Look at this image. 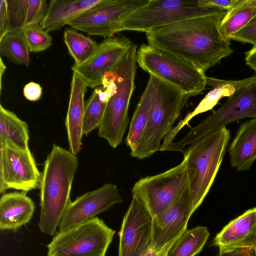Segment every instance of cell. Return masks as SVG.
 <instances>
[{"instance_id": "obj_7", "label": "cell", "mask_w": 256, "mask_h": 256, "mask_svg": "<svg viewBox=\"0 0 256 256\" xmlns=\"http://www.w3.org/2000/svg\"><path fill=\"white\" fill-rule=\"evenodd\" d=\"M114 234L95 216L56 232L47 246V256H105Z\"/></svg>"}, {"instance_id": "obj_24", "label": "cell", "mask_w": 256, "mask_h": 256, "mask_svg": "<svg viewBox=\"0 0 256 256\" xmlns=\"http://www.w3.org/2000/svg\"><path fill=\"white\" fill-rule=\"evenodd\" d=\"M154 88V76L149 74L146 88L133 114L126 138V145L131 152L136 150L144 134L149 118Z\"/></svg>"}, {"instance_id": "obj_29", "label": "cell", "mask_w": 256, "mask_h": 256, "mask_svg": "<svg viewBox=\"0 0 256 256\" xmlns=\"http://www.w3.org/2000/svg\"><path fill=\"white\" fill-rule=\"evenodd\" d=\"M64 41L69 54L74 60V65H79L96 50L98 44L90 36H85L74 29H66Z\"/></svg>"}, {"instance_id": "obj_34", "label": "cell", "mask_w": 256, "mask_h": 256, "mask_svg": "<svg viewBox=\"0 0 256 256\" xmlns=\"http://www.w3.org/2000/svg\"><path fill=\"white\" fill-rule=\"evenodd\" d=\"M202 5L220 10H228L236 4L238 0H198Z\"/></svg>"}, {"instance_id": "obj_16", "label": "cell", "mask_w": 256, "mask_h": 256, "mask_svg": "<svg viewBox=\"0 0 256 256\" xmlns=\"http://www.w3.org/2000/svg\"><path fill=\"white\" fill-rule=\"evenodd\" d=\"M194 212L188 186L164 212L153 218L151 248L159 250L174 242L187 230Z\"/></svg>"}, {"instance_id": "obj_13", "label": "cell", "mask_w": 256, "mask_h": 256, "mask_svg": "<svg viewBox=\"0 0 256 256\" xmlns=\"http://www.w3.org/2000/svg\"><path fill=\"white\" fill-rule=\"evenodd\" d=\"M153 218L132 195L119 232L118 256H145L151 248Z\"/></svg>"}, {"instance_id": "obj_18", "label": "cell", "mask_w": 256, "mask_h": 256, "mask_svg": "<svg viewBox=\"0 0 256 256\" xmlns=\"http://www.w3.org/2000/svg\"><path fill=\"white\" fill-rule=\"evenodd\" d=\"M206 85L212 87V90L206 94L193 111L172 128L164 138L166 144H172L177 134L193 117L212 110L222 98H230L240 89L256 82V76L240 80H224L206 76Z\"/></svg>"}, {"instance_id": "obj_31", "label": "cell", "mask_w": 256, "mask_h": 256, "mask_svg": "<svg viewBox=\"0 0 256 256\" xmlns=\"http://www.w3.org/2000/svg\"><path fill=\"white\" fill-rule=\"evenodd\" d=\"M232 40L256 46V14L232 36Z\"/></svg>"}, {"instance_id": "obj_1", "label": "cell", "mask_w": 256, "mask_h": 256, "mask_svg": "<svg viewBox=\"0 0 256 256\" xmlns=\"http://www.w3.org/2000/svg\"><path fill=\"white\" fill-rule=\"evenodd\" d=\"M226 10L158 27L146 32L148 44L167 51L196 66L204 72L233 52L220 30Z\"/></svg>"}, {"instance_id": "obj_36", "label": "cell", "mask_w": 256, "mask_h": 256, "mask_svg": "<svg viewBox=\"0 0 256 256\" xmlns=\"http://www.w3.org/2000/svg\"><path fill=\"white\" fill-rule=\"evenodd\" d=\"M246 64L256 72V46L245 52Z\"/></svg>"}, {"instance_id": "obj_32", "label": "cell", "mask_w": 256, "mask_h": 256, "mask_svg": "<svg viewBox=\"0 0 256 256\" xmlns=\"http://www.w3.org/2000/svg\"><path fill=\"white\" fill-rule=\"evenodd\" d=\"M10 30L7 0H0V38Z\"/></svg>"}, {"instance_id": "obj_37", "label": "cell", "mask_w": 256, "mask_h": 256, "mask_svg": "<svg viewBox=\"0 0 256 256\" xmlns=\"http://www.w3.org/2000/svg\"><path fill=\"white\" fill-rule=\"evenodd\" d=\"M174 242L169 244L160 250L150 248L145 256H167L168 253Z\"/></svg>"}, {"instance_id": "obj_6", "label": "cell", "mask_w": 256, "mask_h": 256, "mask_svg": "<svg viewBox=\"0 0 256 256\" xmlns=\"http://www.w3.org/2000/svg\"><path fill=\"white\" fill-rule=\"evenodd\" d=\"M136 62L149 74L175 86L184 93L194 96L206 85L202 70L192 62L167 51L142 44L136 54Z\"/></svg>"}, {"instance_id": "obj_2", "label": "cell", "mask_w": 256, "mask_h": 256, "mask_svg": "<svg viewBox=\"0 0 256 256\" xmlns=\"http://www.w3.org/2000/svg\"><path fill=\"white\" fill-rule=\"evenodd\" d=\"M78 164L76 156L54 144L41 172L38 226L53 236L69 204L73 180Z\"/></svg>"}, {"instance_id": "obj_12", "label": "cell", "mask_w": 256, "mask_h": 256, "mask_svg": "<svg viewBox=\"0 0 256 256\" xmlns=\"http://www.w3.org/2000/svg\"><path fill=\"white\" fill-rule=\"evenodd\" d=\"M40 172L30 149H22L8 140L0 142V193L8 189L26 192L39 188Z\"/></svg>"}, {"instance_id": "obj_25", "label": "cell", "mask_w": 256, "mask_h": 256, "mask_svg": "<svg viewBox=\"0 0 256 256\" xmlns=\"http://www.w3.org/2000/svg\"><path fill=\"white\" fill-rule=\"evenodd\" d=\"M256 14V0H238L226 10L220 23V30L230 44L232 36Z\"/></svg>"}, {"instance_id": "obj_39", "label": "cell", "mask_w": 256, "mask_h": 256, "mask_svg": "<svg viewBox=\"0 0 256 256\" xmlns=\"http://www.w3.org/2000/svg\"><path fill=\"white\" fill-rule=\"evenodd\" d=\"M254 252L256 254V248L254 250Z\"/></svg>"}, {"instance_id": "obj_20", "label": "cell", "mask_w": 256, "mask_h": 256, "mask_svg": "<svg viewBox=\"0 0 256 256\" xmlns=\"http://www.w3.org/2000/svg\"><path fill=\"white\" fill-rule=\"evenodd\" d=\"M35 210L34 201L24 192L3 194L0 198V229L16 230L31 220Z\"/></svg>"}, {"instance_id": "obj_10", "label": "cell", "mask_w": 256, "mask_h": 256, "mask_svg": "<svg viewBox=\"0 0 256 256\" xmlns=\"http://www.w3.org/2000/svg\"><path fill=\"white\" fill-rule=\"evenodd\" d=\"M190 178L184 158L162 173L140 178L132 190L153 218L164 212L188 186Z\"/></svg>"}, {"instance_id": "obj_3", "label": "cell", "mask_w": 256, "mask_h": 256, "mask_svg": "<svg viewBox=\"0 0 256 256\" xmlns=\"http://www.w3.org/2000/svg\"><path fill=\"white\" fill-rule=\"evenodd\" d=\"M230 139L226 127L208 133L182 152L186 160L194 212L208 193L219 170Z\"/></svg>"}, {"instance_id": "obj_9", "label": "cell", "mask_w": 256, "mask_h": 256, "mask_svg": "<svg viewBox=\"0 0 256 256\" xmlns=\"http://www.w3.org/2000/svg\"><path fill=\"white\" fill-rule=\"evenodd\" d=\"M216 8L202 6L198 0H150L124 22L121 31L148 32L156 28L205 15Z\"/></svg>"}, {"instance_id": "obj_35", "label": "cell", "mask_w": 256, "mask_h": 256, "mask_svg": "<svg viewBox=\"0 0 256 256\" xmlns=\"http://www.w3.org/2000/svg\"><path fill=\"white\" fill-rule=\"evenodd\" d=\"M254 250L250 248L219 251L218 256H254Z\"/></svg>"}, {"instance_id": "obj_5", "label": "cell", "mask_w": 256, "mask_h": 256, "mask_svg": "<svg viewBox=\"0 0 256 256\" xmlns=\"http://www.w3.org/2000/svg\"><path fill=\"white\" fill-rule=\"evenodd\" d=\"M137 45L133 44L124 54L114 72L116 88L108 102L98 128V136L113 148L122 142L129 122L128 110L135 88Z\"/></svg>"}, {"instance_id": "obj_11", "label": "cell", "mask_w": 256, "mask_h": 256, "mask_svg": "<svg viewBox=\"0 0 256 256\" xmlns=\"http://www.w3.org/2000/svg\"><path fill=\"white\" fill-rule=\"evenodd\" d=\"M150 0H100L68 22L89 35L108 38L121 32L124 22Z\"/></svg>"}, {"instance_id": "obj_17", "label": "cell", "mask_w": 256, "mask_h": 256, "mask_svg": "<svg viewBox=\"0 0 256 256\" xmlns=\"http://www.w3.org/2000/svg\"><path fill=\"white\" fill-rule=\"evenodd\" d=\"M212 245L219 251L242 248H256V206L230 221L218 233Z\"/></svg>"}, {"instance_id": "obj_22", "label": "cell", "mask_w": 256, "mask_h": 256, "mask_svg": "<svg viewBox=\"0 0 256 256\" xmlns=\"http://www.w3.org/2000/svg\"><path fill=\"white\" fill-rule=\"evenodd\" d=\"M100 0H51L40 24L46 32L60 30Z\"/></svg>"}, {"instance_id": "obj_28", "label": "cell", "mask_w": 256, "mask_h": 256, "mask_svg": "<svg viewBox=\"0 0 256 256\" xmlns=\"http://www.w3.org/2000/svg\"><path fill=\"white\" fill-rule=\"evenodd\" d=\"M30 50L22 29L10 30L0 38V54L16 64L28 66Z\"/></svg>"}, {"instance_id": "obj_40", "label": "cell", "mask_w": 256, "mask_h": 256, "mask_svg": "<svg viewBox=\"0 0 256 256\" xmlns=\"http://www.w3.org/2000/svg\"><path fill=\"white\" fill-rule=\"evenodd\" d=\"M254 256H256V254H255V252H254Z\"/></svg>"}, {"instance_id": "obj_15", "label": "cell", "mask_w": 256, "mask_h": 256, "mask_svg": "<svg viewBox=\"0 0 256 256\" xmlns=\"http://www.w3.org/2000/svg\"><path fill=\"white\" fill-rule=\"evenodd\" d=\"M122 202L118 189L113 184H106L88 192L69 204L59 224V231L84 222Z\"/></svg>"}, {"instance_id": "obj_27", "label": "cell", "mask_w": 256, "mask_h": 256, "mask_svg": "<svg viewBox=\"0 0 256 256\" xmlns=\"http://www.w3.org/2000/svg\"><path fill=\"white\" fill-rule=\"evenodd\" d=\"M209 236L206 226L186 230L174 242L167 256H195L202 250Z\"/></svg>"}, {"instance_id": "obj_38", "label": "cell", "mask_w": 256, "mask_h": 256, "mask_svg": "<svg viewBox=\"0 0 256 256\" xmlns=\"http://www.w3.org/2000/svg\"><path fill=\"white\" fill-rule=\"evenodd\" d=\"M6 68V66L4 65V64L2 61V56H0V93H1L2 88V76L3 74H4V72Z\"/></svg>"}, {"instance_id": "obj_30", "label": "cell", "mask_w": 256, "mask_h": 256, "mask_svg": "<svg viewBox=\"0 0 256 256\" xmlns=\"http://www.w3.org/2000/svg\"><path fill=\"white\" fill-rule=\"evenodd\" d=\"M30 52L45 50L52 44V37L40 24H32L22 29Z\"/></svg>"}, {"instance_id": "obj_33", "label": "cell", "mask_w": 256, "mask_h": 256, "mask_svg": "<svg viewBox=\"0 0 256 256\" xmlns=\"http://www.w3.org/2000/svg\"><path fill=\"white\" fill-rule=\"evenodd\" d=\"M23 94L24 97L28 100L37 101L42 96V88L39 84L36 82H30L24 86Z\"/></svg>"}, {"instance_id": "obj_26", "label": "cell", "mask_w": 256, "mask_h": 256, "mask_svg": "<svg viewBox=\"0 0 256 256\" xmlns=\"http://www.w3.org/2000/svg\"><path fill=\"white\" fill-rule=\"evenodd\" d=\"M7 140L20 148L29 149L28 124L0 104V142Z\"/></svg>"}, {"instance_id": "obj_23", "label": "cell", "mask_w": 256, "mask_h": 256, "mask_svg": "<svg viewBox=\"0 0 256 256\" xmlns=\"http://www.w3.org/2000/svg\"><path fill=\"white\" fill-rule=\"evenodd\" d=\"M7 3L10 30L40 24L48 6L46 0H7Z\"/></svg>"}, {"instance_id": "obj_19", "label": "cell", "mask_w": 256, "mask_h": 256, "mask_svg": "<svg viewBox=\"0 0 256 256\" xmlns=\"http://www.w3.org/2000/svg\"><path fill=\"white\" fill-rule=\"evenodd\" d=\"M87 87L83 79L78 74L73 72L65 125L69 150L76 156L82 148V122L85 105L84 98Z\"/></svg>"}, {"instance_id": "obj_14", "label": "cell", "mask_w": 256, "mask_h": 256, "mask_svg": "<svg viewBox=\"0 0 256 256\" xmlns=\"http://www.w3.org/2000/svg\"><path fill=\"white\" fill-rule=\"evenodd\" d=\"M133 43L123 35L105 38L85 62L72 70L92 88L100 86L104 76L114 72L120 60Z\"/></svg>"}, {"instance_id": "obj_8", "label": "cell", "mask_w": 256, "mask_h": 256, "mask_svg": "<svg viewBox=\"0 0 256 256\" xmlns=\"http://www.w3.org/2000/svg\"><path fill=\"white\" fill-rule=\"evenodd\" d=\"M245 118H256V82L237 90L220 108L191 128L182 140L172 142L166 150L182 152L208 133Z\"/></svg>"}, {"instance_id": "obj_21", "label": "cell", "mask_w": 256, "mask_h": 256, "mask_svg": "<svg viewBox=\"0 0 256 256\" xmlns=\"http://www.w3.org/2000/svg\"><path fill=\"white\" fill-rule=\"evenodd\" d=\"M228 152L230 164L237 170H248L256 160V118L242 123Z\"/></svg>"}, {"instance_id": "obj_4", "label": "cell", "mask_w": 256, "mask_h": 256, "mask_svg": "<svg viewBox=\"0 0 256 256\" xmlns=\"http://www.w3.org/2000/svg\"><path fill=\"white\" fill-rule=\"evenodd\" d=\"M155 88L148 122L136 150L130 155L148 158L161 148V140L172 128L191 96L154 76Z\"/></svg>"}]
</instances>
